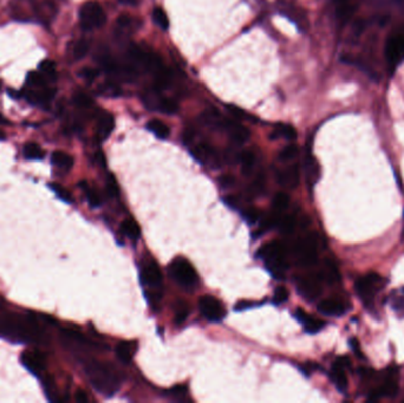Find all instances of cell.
<instances>
[{
    "label": "cell",
    "instance_id": "ab89813d",
    "mask_svg": "<svg viewBox=\"0 0 404 403\" xmlns=\"http://www.w3.org/2000/svg\"><path fill=\"white\" fill-rule=\"evenodd\" d=\"M28 83L31 87H37V88H44L45 86V79H44L43 74H40L38 72H35V71H31L28 74Z\"/></svg>",
    "mask_w": 404,
    "mask_h": 403
},
{
    "label": "cell",
    "instance_id": "f5cc1de1",
    "mask_svg": "<svg viewBox=\"0 0 404 403\" xmlns=\"http://www.w3.org/2000/svg\"><path fill=\"white\" fill-rule=\"evenodd\" d=\"M235 182L234 178L232 175H224L220 178V185L222 186L224 188H227V187H231L232 185H233Z\"/></svg>",
    "mask_w": 404,
    "mask_h": 403
},
{
    "label": "cell",
    "instance_id": "4dcf8cb0",
    "mask_svg": "<svg viewBox=\"0 0 404 403\" xmlns=\"http://www.w3.org/2000/svg\"><path fill=\"white\" fill-rule=\"evenodd\" d=\"M80 187H82L84 191L86 193V198H87V201H89V204L91 207L93 208H97L99 207L100 204H102V200H100V196L98 193H97L95 189H91L87 186L86 182H80Z\"/></svg>",
    "mask_w": 404,
    "mask_h": 403
},
{
    "label": "cell",
    "instance_id": "603a6c76",
    "mask_svg": "<svg viewBox=\"0 0 404 403\" xmlns=\"http://www.w3.org/2000/svg\"><path fill=\"white\" fill-rule=\"evenodd\" d=\"M321 277H322V279H325L326 282L330 284H335L338 282L339 278H341L337 266L333 263L329 262V260L325 263L324 269H323V273L321 274Z\"/></svg>",
    "mask_w": 404,
    "mask_h": 403
},
{
    "label": "cell",
    "instance_id": "6f0895ef",
    "mask_svg": "<svg viewBox=\"0 0 404 403\" xmlns=\"http://www.w3.org/2000/svg\"><path fill=\"white\" fill-rule=\"evenodd\" d=\"M194 137H195V134H194L193 130H186V131H184V134H183V142L186 144H189V143H191V142H193Z\"/></svg>",
    "mask_w": 404,
    "mask_h": 403
},
{
    "label": "cell",
    "instance_id": "9f6ffc18",
    "mask_svg": "<svg viewBox=\"0 0 404 403\" xmlns=\"http://www.w3.org/2000/svg\"><path fill=\"white\" fill-rule=\"evenodd\" d=\"M224 202L228 206V207H231V208H237L238 207V199L234 198V196H232V195H228L227 198H225Z\"/></svg>",
    "mask_w": 404,
    "mask_h": 403
},
{
    "label": "cell",
    "instance_id": "7dc6e473",
    "mask_svg": "<svg viewBox=\"0 0 404 403\" xmlns=\"http://www.w3.org/2000/svg\"><path fill=\"white\" fill-rule=\"evenodd\" d=\"M98 70L93 69V67H84V69L79 72V76L83 79L87 80V82H92L98 77Z\"/></svg>",
    "mask_w": 404,
    "mask_h": 403
},
{
    "label": "cell",
    "instance_id": "f35d334b",
    "mask_svg": "<svg viewBox=\"0 0 404 403\" xmlns=\"http://www.w3.org/2000/svg\"><path fill=\"white\" fill-rule=\"evenodd\" d=\"M279 225H280L282 233H285V234H291V233L295 229L297 221H295L294 216L288 215V216H285L281 221H279Z\"/></svg>",
    "mask_w": 404,
    "mask_h": 403
},
{
    "label": "cell",
    "instance_id": "4fadbf2b",
    "mask_svg": "<svg viewBox=\"0 0 404 403\" xmlns=\"http://www.w3.org/2000/svg\"><path fill=\"white\" fill-rule=\"evenodd\" d=\"M318 311L328 317H339L345 312V306L341 301L335 299H325L319 303Z\"/></svg>",
    "mask_w": 404,
    "mask_h": 403
},
{
    "label": "cell",
    "instance_id": "db71d44e",
    "mask_svg": "<svg viewBox=\"0 0 404 403\" xmlns=\"http://www.w3.org/2000/svg\"><path fill=\"white\" fill-rule=\"evenodd\" d=\"M383 396H384V392H383V389H382V387H380V388L375 389V390H372L371 392H370L369 399L370 401H377V399L383 397Z\"/></svg>",
    "mask_w": 404,
    "mask_h": 403
},
{
    "label": "cell",
    "instance_id": "5bb4252c",
    "mask_svg": "<svg viewBox=\"0 0 404 403\" xmlns=\"http://www.w3.org/2000/svg\"><path fill=\"white\" fill-rule=\"evenodd\" d=\"M282 12H284L292 22L297 24V26L301 30V31H305V30L308 29L309 26L308 17H306L301 9H299L294 5H285L284 8H282Z\"/></svg>",
    "mask_w": 404,
    "mask_h": 403
},
{
    "label": "cell",
    "instance_id": "74e56055",
    "mask_svg": "<svg viewBox=\"0 0 404 403\" xmlns=\"http://www.w3.org/2000/svg\"><path fill=\"white\" fill-rule=\"evenodd\" d=\"M89 50H90V44L87 43L85 39L79 40V42L75 45V47H73V57H75L77 60L83 59L84 57L87 55Z\"/></svg>",
    "mask_w": 404,
    "mask_h": 403
},
{
    "label": "cell",
    "instance_id": "8fae6325",
    "mask_svg": "<svg viewBox=\"0 0 404 403\" xmlns=\"http://www.w3.org/2000/svg\"><path fill=\"white\" fill-rule=\"evenodd\" d=\"M142 280L150 287H160L162 285V273L156 264H149L142 270Z\"/></svg>",
    "mask_w": 404,
    "mask_h": 403
},
{
    "label": "cell",
    "instance_id": "9c48e42d",
    "mask_svg": "<svg viewBox=\"0 0 404 403\" xmlns=\"http://www.w3.org/2000/svg\"><path fill=\"white\" fill-rule=\"evenodd\" d=\"M20 361L24 367L35 376H40L42 372L45 370L46 361L44 357V354L40 351H26L23 352Z\"/></svg>",
    "mask_w": 404,
    "mask_h": 403
},
{
    "label": "cell",
    "instance_id": "d6986e66",
    "mask_svg": "<svg viewBox=\"0 0 404 403\" xmlns=\"http://www.w3.org/2000/svg\"><path fill=\"white\" fill-rule=\"evenodd\" d=\"M115 128V120L110 114L104 113L98 121V136L100 140H107Z\"/></svg>",
    "mask_w": 404,
    "mask_h": 403
},
{
    "label": "cell",
    "instance_id": "680465c9",
    "mask_svg": "<svg viewBox=\"0 0 404 403\" xmlns=\"http://www.w3.org/2000/svg\"><path fill=\"white\" fill-rule=\"evenodd\" d=\"M76 401L79 403H86L89 401V398H87V395L83 390H78L76 394Z\"/></svg>",
    "mask_w": 404,
    "mask_h": 403
},
{
    "label": "cell",
    "instance_id": "8d00e7d4",
    "mask_svg": "<svg viewBox=\"0 0 404 403\" xmlns=\"http://www.w3.org/2000/svg\"><path fill=\"white\" fill-rule=\"evenodd\" d=\"M99 91L100 94H103L104 96H108V97H117L120 96L121 93V88L117 86L116 83H113V82H108V83H104L100 86L99 88Z\"/></svg>",
    "mask_w": 404,
    "mask_h": 403
},
{
    "label": "cell",
    "instance_id": "11a10c76",
    "mask_svg": "<svg viewBox=\"0 0 404 403\" xmlns=\"http://www.w3.org/2000/svg\"><path fill=\"white\" fill-rule=\"evenodd\" d=\"M131 23V19L129 16H120L119 18H117V24H119L120 28H127V26H129Z\"/></svg>",
    "mask_w": 404,
    "mask_h": 403
},
{
    "label": "cell",
    "instance_id": "4316f807",
    "mask_svg": "<svg viewBox=\"0 0 404 403\" xmlns=\"http://www.w3.org/2000/svg\"><path fill=\"white\" fill-rule=\"evenodd\" d=\"M240 162L242 166V173L246 175H248L251 173L252 169H253L254 162H255V156L254 154L250 150H245L240 154Z\"/></svg>",
    "mask_w": 404,
    "mask_h": 403
},
{
    "label": "cell",
    "instance_id": "7402d4cb",
    "mask_svg": "<svg viewBox=\"0 0 404 403\" xmlns=\"http://www.w3.org/2000/svg\"><path fill=\"white\" fill-rule=\"evenodd\" d=\"M51 162L58 168L65 169V171L71 169L73 166V158L63 151H55L51 156Z\"/></svg>",
    "mask_w": 404,
    "mask_h": 403
},
{
    "label": "cell",
    "instance_id": "836d02e7",
    "mask_svg": "<svg viewBox=\"0 0 404 403\" xmlns=\"http://www.w3.org/2000/svg\"><path fill=\"white\" fill-rule=\"evenodd\" d=\"M39 69H40V71H42L43 76H45L46 78H49L51 80H55V78H56V64H55V62H52V60H50V59L43 60V62L40 63Z\"/></svg>",
    "mask_w": 404,
    "mask_h": 403
},
{
    "label": "cell",
    "instance_id": "b9f144b4",
    "mask_svg": "<svg viewBox=\"0 0 404 403\" xmlns=\"http://www.w3.org/2000/svg\"><path fill=\"white\" fill-rule=\"evenodd\" d=\"M73 102L76 103L77 107L84 108V109H87V108H90L92 106V100H91V98L87 96V95L83 94V93L76 94L75 97H73Z\"/></svg>",
    "mask_w": 404,
    "mask_h": 403
},
{
    "label": "cell",
    "instance_id": "3957f363",
    "mask_svg": "<svg viewBox=\"0 0 404 403\" xmlns=\"http://www.w3.org/2000/svg\"><path fill=\"white\" fill-rule=\"evenodd\" d=\"M80 26L86 31L100 28L106 23V13L97 2H86L79 11Z\"/></svg>",
    "mask_w": 404,
    "mask_h": 403
},
{
    "label": "cell",
    "instance_id": "5b68a950",
    "mask_svg": "<svg viewBox=\"0 0 404 403\" xmlns=\"http://www.w3.org/2000/svg\"><path fill=\"white\" fill-rule=\"evenodd\" d=\"M317 246L318 240L315 234H310L306 238L299 240L297 246H295V253H297L302 265L312 266L317 263Z\"/></svg>",
    "mask_w": 404,
    "mask_h": 403
},
{
    "label": "cell",
    "instance_id": "f907efd6",
    "mask_svg": "<svg viewBox=\"0 0 404 403\" xmlns=\"http://www.w3.org/2000/svg\"><path fill=\"white\" fill-rule=\"evenodd\" d=\"M254 189L258 193H262L265 191V176H264V174L258 175L257 180H255V184H254Z\"/></svg>",
    "mask_w": 404,
    "mask_h": 403
},
{
    "label": "cell",
    "instance_id": "d590c367",
    "mask_svg": "<svg viewBox=\"0 0 404 403\" xmlns=\"http://www.w3.org/2000/svg\"><path fill=\"white\" fill-rule=\"evenodd\" d=\"M289 206V196L285 193H278L277 195L274 196L273 199V207L275 209V212L280 213L282 211H285Z\"/></svg>",
    "mask_w": 404,
    "mask_h": 403
},
{
    "label": "cell",
    "instance_id": "60d3db41",
    "mask_svg": "<svg viewBox=\"0 0 404 403\" xmlns=\"http://www.w3.org/2000/svg\"><path fill=\"white\" fill-rule=\"evenodd\" d=\"M44 390H45V395L50 402L56 401L57 399L56 388H55V383H53V380L51 377L46 378V380L44 381Z\"/></svg>",
    "mask_w": 404,
    "mask_h": 403
},
{
    "label": "cell",
    "instance_id": "ba28073f",
    "mask_svg": "<svg viewBox=\"0 0 404 403\" xmlns=\"http://www.w3.org/2000/svg\"><path fill=\"white\" fill-rule=\"evenodd\" d=\"M200 310L205 318L210 321H220L225 317V309L222 304L212 296L201 297Z\"/></svg>",
    "mask_w": 404,
    "mask_h": 403
},
{
    "label": "cell",
    "instance_id": "30bf717a",
    "mask_svg": "<svg viewBox=\"0 0 404 403\" xmlns=\"http://www.w3.org/2000/svg\"><path fill=\"white\" fill-rule=\"evenodd\" d=\"M222 127L228 131V134H230L232 140L235 143L242 144L250 138V131H248L247 128H245L244 125H240L239 123H235L233 121H224Z\"/></svg>",
    "mask_w": 404,
    "mask_h": 403
},
{
    "label": "cell",
    "instance_id": "1f68e13d",
    "mask_svg": "<svg viewBox=\"0 0 404 403\" xmlns=\"http://www.w3.org/2000/svg\"><path fill=\"white\" fill-rule=\"evenodd\" d=\"M49 186H50V188H51V191L57 195V198L62 200V201L66 202V204H73V202H75V200H73L71 193L67 191V189L62 187L60 185H58V184H50Z\"/></svg>",
    "mask_w": 404,
    "mask_h": 403
},
{
    "label": "cell",
    "instance_id": "7bdbcfd3",
    "mask_svg": "<svg viewBox=\"0 0 404 403\" xmlns=\"http://www.w3.org/2000/svg\"><path fill=\"white\" fill-rule=\"evenodd\" d=\"M298 154V147L294 144H289L287 147H285L281 150L280 153V160L282 161H289L292 158H294Z\"/></svg>",
    "mask_w": 404,
    "mask_h": 403
},
{
    "label": "cell",
    "instance_id": "be15d7a7",
    "mask_svg": "<svg viewBox=\"0 0 404 403\" xmlns=\"http://www.w3.org/2000/svg\"><path fill=\"white\" fill-rule=\"evenodd\" d=\"M8 94H9L11 97H13V98H19V97H20L19 91L13 90V89H9V90H8Z\"/></svg>",
    "mask_w": 404,
    "mask_h": 403
},
{
    "label": "cell",
    "instance_id": "bcb514c9",
    "mask_svg": "<svg viewBox=\"0 0 404 403\" xmlns=\"http://www.w3.org/2000/svg\"><path fill=\"white\" fill-rule=\"evenodd\" d=\"M107 192L109 193L110 196H117L120 193L119 185H117L116 179L114 175H109L107 179Z\"/></svg>",
    "mask_w": 404,
    "mask_h": 403
},
{
    "label": "cell",
    "instance_id": "03108f58",
    "mask_svg": "<svg viewBox=\"0 0 404 403\" xmlns=\"http://www.w3.org/2000/svg\"><path fill=\"white\" fill-rule=\"evenodd\" d=\"M5 140V135L3 131H0V141H4Z\"/></svg>",
    "mask_w": 404,
    "mask_h": 403
},
{
    "label": "cell",
    "instance_id": "cb8c5ba5",
    "mask_svg": "<svg viewBox=\"0 0 404 403\" xmlns=\"http://www.w3.org/2000/svg\"><path fill=\"white\" fill-rule=\"evenodd\" d=\"M117 358L124 364H128L133 358V348L128 342H120L116 347Z\"/></svg>",
    "mask_w": 404,
    "mask_h": 403
},
{
    "label": "cell",
    "instance_id": "681fc988",
    "mask_svg": "<svg viewBox=\"0 0 404 403\" xmlns=\"http://www.w3.org/2000/svg\"><path fill=\"white\" fill-rule=\"evenodd\" d=\"M227 110L230 111L232 116H234L235 118H239V120H242V118H246L244 110H241L240 108H238L237 106H231V104H228V106H227Z\"/></svg>",
    "mask_w": 404,
    "mask_h": 403
},
{
    "label": "cell",
    "instance_id": "e0dca14e",
    "mask_svg": "<svg viewBox=\"0 0 404 403\" xmlns=\"http://www.w3.org/2000/svg\"><path fill=\"white\" fill-rule=\"evenodd\" d=\"M344 370V368L333 363L331 372H330V377H331L332 382L335 383L336 388L338 389V391L343 392V394H345L346 390H348V378H346Z\"/></svg>",
    "mask_w": 404,
    "mask_h": 403
},
{
    "label": "cell",
    "instance_id": "277c9868",
    "mask_svg": "<svg viewBox=\"0 0 404 403\" xmlns=\"http://www.w3.org/2000/svg\"><path fill=\"white\" fill-rule=\"evenodd\" d=\"M170 274L176 282L184 287H193L197 284L196 271L186 259H176L170 265Z\"/></svg>",
    "mask_w": 404,
    "mask_h": 403
},
{
    "label": "cell",
    "instance_id": "f546056e",
    "mask_svg": "<svg viewBox=\"0 0 404 403\" xmlns=\"http://www.w3.org/2000/svg\"><path fill=\"white\" fill-rule=\"evenodd\" d=\"M188 314H189V307H188L186 301H178L176 305H175V323H184L187 320Z\"/></svg>",
    "mask_w": 404,
    "mask_h": 403
},
{
    "label": "cell",
    "instance_id": "ac0fdd59",
    "mask_svg": "<svg viewBox=\"0 0 404 403\" xmlns=\"http://www.w3.org/2000/svg\"><path fill=\"white\" fill-rule=\"evenodd\" d=\"M305 174L309 185L311 186H313L318 181L319 175H321V168H319L318 162L315 157L311 156V155H309V156L305 158Z\"/></svg>",
    "mask_w": 404,
    "mask_h": 403
},
{
    "label": "cell",
    "instance_id": "f6af8a7d",
    "mask_svg": "<svg viewBox=\"0 0 404 403\" xmlns=\"http://www.w3.org/2000/svg\"><path fill=\"white\" fill-rule=\"evenodd\" d=\"M242 215H244V219L250 223V225H253V223H255L259 219H260V212L255 208L246 209V211H244V213H242Z\"/></svg>",
    "mask_w": 404,
    "mask_h": 403
},
{
    "label": "cell",
    "instance_id": "7c38bea8",
    "mask_svg": "<svg viewBox=\"0 0 404 403\" xmlns=\"http://www.w3.org/2000/svg\"><path fill=\"white\" fill-rule=\"evenodd\" d=\"M299 180H300V176H299V168L297 165L284 169L278 175L279 184L284 186V187L295 188L299 185Z\"/></svg>",
    "mask_w": 404,
    "mask_h": 403
},
{
    "label": "cell",
    "instance_id": "6125c7cd",
    "mask_svg": "<svg viewBox=\"0 0 404 403\" xmlns=\"http://www.w3.org/2000/svg\"><path fill=\"white\" fill-rule=\"evenodd\" d=\"M121 4L123 5H129V6H134L137 4V0H119Z\"/></svg>",
    "mask_w": 404,
    "mask_h": 403
},
{
    "label": "cell",
    "instance_id": "d6a6232c",
    "mask_svg": "<svg viewBox=\"0 0 404 403\" xmlns=\"http://www.w3.org/2000/svg\"><path fill=\"white\" fill-rule=\"evenodd\" d=\"M273 134L277 135L278 137L281 136V137H284V138H286V140H288V141H293V140H295V138H297V130H295L294 128L292 127V125H289V124L278 125L277 130H275Z\"/></svg>",
    "mask_w": 404,
    "mask_h": 403
},
{
    "label": "cell",
    "instance_id": "94428289",
    "mask_svg": "<svg viewBox=\"0 0 404 403\" xmlns=\"http://www.w3.org/2000/svg\"><path fill=\"white\" fill-rule=\"evenodd\" d=\"M349 344H350V347H351V349L353 351L358 352V350H359V342H358V340H356V338H351V340L349 341Z\"/></svg>",
    "mask_w": 404,
    "mask_h": 403
},
{
    "label": "cell",
    "instance_id": "d4e9b609",
    "mask_svg": "<svg viewBox=\"0 0 404 403\" xmlns=\"http://www.w3.org/2000/svg\"><path fill=\"white\" fill-rule=\"evenodd\" d=\"M191 155L196 161L201 162V164H206L208 158L213 155V149L208 144H200L191 150Z\"/></svg>",
    "mask_w": 404,
    "mask_h": 403
},
{
    "label": "cell",
    "instance_id": "ee69618b",
    "mask_svg": "<svg viewBox=\"0 0 404 403\" xmlns=\"http://www.w3.org/2000/svg\"><path fill=\"white\" fill-rule=\"evenodd\" d=\"M288 296H289V293H288L287 289H286V287H284V286H279L274 291L273 300H274L275 304H284V303H286V301H287Z\"/></svg>",
    "mask_w": 404,
    "mask_h": 403
},
{
    "label": "cell",
    "instance_id": "ffe728a7",
    "mask_svg": "<svg viewBox=\"0 0 404 403\" xmlns=\"http://www.w3.org/2000/svg\"><path fill=\"white\" fill-rule=\"evenodd\" d=\"M148 130L151 131L155 136L161 138V140H166L169 136L170 130L166 123H163L160 120H151L147 123Z\"/></svg>",
    "mask_w": 404,
    "mask_h": 403
},
{
    "label": "cell",
    "instance_id": "c3c4849f",
    "mask_svg": "<svg viewBox=\"0 0 404 403\" xmlns=\"http://www.w3.org/2000/svg\"><path fill=\"white\" fill-rule=\"evenodd\" d=\"M383 392H384V396H395L397 395V391H398V385L395 381L388 380L385 382V384L382 387Z\"/></svg>",
    "mask_w": 404,
    "mask_h": 403
},
{
    "label": "cell",
    "instance_id": "2e32d148",
    "mask_svg": "<svg viewBox=\"0 0 404 403\" xmlns=\"http://www.w3.org/2000/svg\"><path fill=\"white\" fill-rule=\"evenodd\" d=\"M337 5V16L341 22H346L350 19L357 8L359 0H335Z\"/></svg>",
    "mask_w": 404,
    "mask_h": 403
},
{
    "label": "cell",
    "instance_id": "83f0119b",
    "mask_svg": "<svg viewBox=\"0 0 404 403\" xmlns=\"http://www.w3.org/2000/svg\"><path fill=\"white\" fill-rule=\"evenodd\" d=\"M153 20L156 25H159L164 31L169 29V19H168L167 13L161 8H155L153 10Z\"/></svg>",
    "mask_w": 404,
    "mask_h": 403
},
{
    "label": "cell",
    "instance_id": "6da1fadb",
    "mask_svg": "<svg viewBox=\"0 0 404 403\" xmlns=\"http://www.w3.org/2000/svg\"><path fill=\"white\" fill-rule=\"evenodd\" d=\"M85 371L90 383L102 395L111 396L120 388L119 375L108 364L91 361L85 365Z\"/></svg>",
    "mask_w": 404,
    "mask_h": 403
},
{
    "label": "cell",
    "instance_id": "8992f818",
    "mask_svg": "<svg viewBox=\"0 0 404 403\" xmlns=\"http://www.w3.org/2000/svg\"><path fill=\"white\" fill-rule=\"evenodd\" d=\"M383 279L380 278L378 274L376 273H369L364 277H361L357 279L355 284L356 292L359 297L364 301H370L375 296L376 291H378L380 284H382Z\"/></svg>",
    "mask_w": 404,
    "mask_h": 403
},
{
    "label": "cell",
    "instance_id": "816d5d0a",
    "mask_svg": "<svg viewBox=\"0 0 404 403\" xmlns=\"http://www.w3.org/2000/svg\"><path fill=\"white\" fill-rule=\"evenodd\" d=\"M255 305H258V304L252 303V301H248V300H242V301H239L237 305H235V310L244 311V310H247V309H250V307L255 306Z\"/></svg>",
    "mask_w": 404,
    "mask_h": 403
},
{
    "label": "cell",
    "instance_id": "f1b7e54d",
    "mask_svg": "<svg viewBox=\"0 0 404 403\" xmlns=\"http://www.w3.org/2000/svg\"><path fill=\"white\" fill-rule=\"evenodd\" d=\"M157 110L161 111V113L168 114V115H173L176 113L178 110V106L175 101L170 100V98L166 97H161L159 104H157Z\"/></svg>",
    "mask_w": 404,
    "mask_h": 403
},
{
    "label": "cell",
    "instance_id": "7a4b0ae2",
    "mask_svg": "<svg viewBox=\"0 0 404 403\" xmlns=\"http://www.w3.org/2000/svg\"><path fill=\"white\" fill-rule=\"evenodd\" d=\"M384 55L391 71L404 62V24L389 35L385 43Z\"/></svg>",
    "mask_w": 404,
    "mask_h": 403
},
{
    "label": "cell",
    "instance_id": "91938a15",
    "mask_svg": "<svg viewBox=\"0 0 404 403\" xmlns=\"http://www.w3.org/2000/svg\"><path fill=\"white\" fill-rule=\"evenodd\" d=\"M295 317L298 318L299 321H301V323L304 324V321H305L306 319H308V318H309L310 316H309V314L306 313V312H304V311L299 309V310L297 311V312H295Z\"/></svg>",
    "mask_w": 404,
    "mask_h": 403
},
{
    "label": "cell",
    "instance_id": "e7e4bbea",
    "mask_svg": "<svg viewBox=\"0 0 404 403\" xmlns=\"http://www.w3.org/2000/svg\"><path fill=\"white\" fill-rule=\"evenodd\" d=\"M0 124H5V125H8V124H10V122L6 120V118L3 116L2 114H0Z\"/></svg>",
    "mask_w": 404,
    "mask_h": 403
},
{
    "label": "cell",
    "instance_id": "484cf974",
    "mask_svg": "<svg viewBox=\"0 0 404 403\" xmlns=\"http://www.w3.org/2000/svg\"><path fill=\"white\" fill-rule=\"evenodd\" d=\"M24 156L28 160H43L44 151L37 143H28L24 147Z\"/></svg>",
    "mask_w": 404,
    "mask_h": 403
},
{
    "label": "cell",
    "instance_id": "9a60e30c",
    "mask_svg": "<svg viewBox=\"0 0 404 403\" xmlns=\"http://www.w3.org/2000/svg\"><path fill=\"white\" fill-rule=\"evenodd\" d=\"M56 95L55 89H42V90H30L26 94V100L31 104H46L52 100Z\"/></svg>",
    "mask_w": 404,
    "mask_h": 403
},
{
    "label": "cell",
    "instance_id": "44dd1931",
    "mask_svg": "<svg viewBox=\"0 0 404 403\" xmlns=\"http://www.w3.org/2000/svg\"><path fill=\"white\" fill-rule=\"evenodd\" d=\"M121 231H122L124 235L131 240H137L141 235V228L139 223L133 219L124 220L122 225H121Z\"/></svg>",
    "mask_w": 404,
    "mask_h": 403
},
{
    "label": "cell",
    "instance_id": "52a82bcc",
    "mask_svg": "<svg viewBox=\"0 0 404 403\" xmlns=\"http://www.w3.org/2000/svg\"><path fill=\"white\" fill-rule=\"evenodd\" d=\"M322 280L321 274H310V276L300 277L297 280L299 292L308 300L316 299L322 293Z\"/></svg>",
    "mask_w": 404,
    "mask_h": 403
},
{
    "label": "cell",
    "instance_id": "e575fe53",
    "mask_svg": "<svg viewBox=\"0 0 404 403\" xmlns=\"http://www.w3.org/2000/svg\"><path fill=\"white\" fill-rule=\"evenodd\" d=\"M325 323L321 319H316V318L309 317L308 319L304 321V328L305 331L309 334H316L319 333L323 328H324Z\"/></svg>",
    "mask_w": 404,
    "mask_h": 403
}]
</instances>
